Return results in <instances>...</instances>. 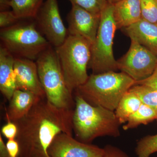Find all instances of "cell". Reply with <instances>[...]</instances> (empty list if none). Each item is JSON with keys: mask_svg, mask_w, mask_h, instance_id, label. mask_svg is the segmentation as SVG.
<instances>
[{"mask_svg": "<svg viewBox=\"0 0 157 157\" xmlns=\"http://www.w3.org/2000/svg\"><path fill=\"white\" fill-rule=\"evenodd\" d=\"M37 29L51 46L62 45L68 36L57 0H45L34 18Z\"/></svg>", "mask_w": 157, "mask_h": 157, "instance_id": "9", "label": "cell"}, {"mask_svg": "<svg viewBox=\"0 0 157 157\" xmlns=\"http://www.w3.org/2000/svg\"><path fill=\"white\" fill-rule=\"evenodd\" d=\"M50 157H104V148L82 142L73 135L61 133L57 135L48 149Z\"/></svg>", "mask_w": 157, "mask_h": 157, "instance_id": "10", "label": "cell"}, {"mask_svg": "<svg viewBox=\"0 0 157 157\" xmlns=\"http://www.w3.org/2000/svg\"><path fill=\"white\" fill-rule=\"evenodd\" d=\"M91 45L82 37L69 35L62 45L55 48L66 83L73 92L89 76L87 70Z\"/></svg>", "mask_w": 157, "mask_h": 157, "instance_id": "5", "label": "cell"}, {"mask_svg": "<svg viewBox=\"0 0 157 157\" xmlns=\"http://www.w3.org/2000/svg\"><path fill=\"white\" fill-rule=\"evenodd\" d=\"M10 157H18L19 145L16 139H9L6 143Z\"/></svg>", "mask_w": 157, "mask_h": 157, "instance_id": "28", "label": "cell"}, {"mask_svg": "<svg viewBox=\"0 0 157 157\" xmlns=\"http://www.w3.org/2000/svg\"><path fill=\"white\" fill-rule=\"evenodd\" d=\"M156 24H157V23H156Z\"/></svg>", "mask_w": 157, "mask_h": 157, "instance_id": "32", "label": "cell"}, {"mask_svg": "<svg viewBox=\"0 0 157 157\" xmlns=\"http://www.w3.org/2000/svg\"><path fill=\"white\" fill-rule=\"evenodd\" d=\"M141 18L157 23V0H140Z\"/></svg>", "mask_w": 157, "mask_h": 157, "instance_id": "23", "label": "cell"}, {"mask_svg": "<svg viewBox=\"0 0 157 157\" xmlns=\"http://www.w3.org/2000/svg\"><path fill=\"white\" fill-rule=\"evenodd\" d=\"M74 96L73 132L77 140L91 144L97 137L120 135L121 124L114 111L91 105L76 93Z\"/></svg>", "mask_w": 157, "mask_h": 157, "instance_id": "2", "label": "cell"}, {"mask_svg": "<svg viewBox=\"0 0 157 157\" xmlns=\"http://www.w3.org/2000/svg\"><path fill=\"white\" fill-rule=\"evenodd\" d=\"M7 124L1 129V134L8 140L16 139L17 133V125L9 120H7Z\"/></svg>", "mask_w": 157, "mask_h": 157, "instance_id": "25", "label": "cell"}, {"mask_svg": "<svg viewBox=\"0 0 157 157\" xmlns=\"http://www.w3.org/2000/svg\"><path fill=\"white\" fill-rule=\"evenodd\" d=\"M130 38L157 55V24L141 18L128 27L122 29Z\"/></svg>", "mask_w": 157, "mask_h": 157, "instance_id": "13", "label": "cell"}, {"mask_svg": "<svg viewBox=\"0 0 157 157\" xmlns=\"http://www.w3.org/2000/svg\"><path fill=\"white\" fill-rule=\"evenodd\" d=\"M15 57L2 45L0 47V90L8 101L16 90L14 71Z\"/></svg>", "mask_w": 157, "mask_h": 157, "instance_id": "14", "label": "cell"}, {"mask_svg": "<svg viewBox=\"0 0 157 157\" xmlns=\"http://www.w3.org/2000/svg\"><path fill=\"white\" fill-rule=\"evenodd\" d=\"M130 90L140 97L143 103L151 107L157 115V90L140 85H135Z\"/></svg>", "mask_w": 157, "mask_h": 157, "instance_id": "21", "label": "cell"}, {"mask_svg": "<svg viewBox=\"0 0 157 157\" xmlns=\"http://www.w3.org/2000/svg\"><path fill=\"white\" fill-rule=\"evenodd\" d=\"M142 103L140 97L133 91L130 89L126 93L114 111L121 124H125L130 117L137 111Z\"/></svg>", "mask_w": 157, "mask_h": 157, "instance_id": "17", "label": "cell"}, {"mask_svg": "<svg viewBox=\"0 0 157 157\" xmlns=\"http://www.w3.org/2000/svg\"><path fill=\"white\" fill-rule=\"evenodd\" d=\"M104 149V157H129L123 151L113 145L108 144Z\"/></svg>", "mask_w": 157, "mask_h": 157, "instance_id": "26", "label": "cell"}, {"mask_svg": "<svg viewBox=\"0 0 157 157\" xmlns=\"http://www.w3.org/2000/svg\"><path fill=\"white\" fill-rule=\"evenodd\" d=\"M137 157H150L157 152V134L147 135L138 140L135 147Z\"/></svg>", "mask_w": 157, "mask_h": 157, "instance_id": "20", "label": "cell"}, {"mask_svg": "<svg viewBox=\"0 0 157 157\" xmlns=\"http://www.w3.org/2000/svg\"><path fill=\"white\" fill-rule=\"evenodd\" d=\"M71 5H75L90 11L93 14L100 15L107 6V0H68Z\"/></svg>", "mask_w": 157, "mask_h": 157, "instance_id": "22", "label": "cell"}, {"mask_svg": "<svg viewBox=\"0 0 157 157\" xmlns=\"http://www.w3.org/2000/svg\"><path fill=\"white\" fill-rule=\"evenodd\" d=\"M117 29L113 5L109 4L101 12L95 40L91 45L88 69L91 70L93 74L116 72L118 70L113 52V40Z\"/></svg>", "mask_w": 157, "mask_h": 157, "instance_id": "7", "label": "cell"}, {"mask_svg": "<svg viewBox=\"0 0 157 157\" xmlns=\"http://www.w3.org/2000/svg\"><path fill=\"white\" fill-rule=\"evenodd\" d=\"M36 62L39 79L48 102L58 109L74 110L73 92L66 83L55 49L50 45Z\"/></svg>", "mask_w": 157, "mask_h": 157, "instance_id": "4", "label": "cell"}, {"mask_svg": "<svg viewBox=\"0 0 157 157\" xmlns=\"http://www.w3.org/2000/svg\"><path fill=\"white\" fill-rule=\"evenodd\" d=\"M14 71L16 90L29 92L40 98L45 97L36 62L29 59L15 57Z\"/></svg>", "mask_w": 157, "mask_h": 157, "instance_id": "12", "label": "cell"}, {"mask_svg": "<svg viewBox=\"0 0 157 157\" xmlns=\"http://www.w3.org/2000/svg\"><path fill=\"white\" fill-rule=\"evenodd\" d=\"M157 65V55L134 39L127 53L117 60L118 70L137 82L149 77Z\"/></svg>", "mask_w": 157, "mask_h": 157, "instance_id": "8", "label": "cell"}, {"mask_svg": "<svg viewBox=\"0 0 157 157\" xmlns=\"http://www.w3.org/2000/svg\"><path fill=\"white\" fill-rule=\"evenodd\" d=\"M135 85L144 86L153 89L157 90V65L153 73L149 77L142 81L135 82Z\"/></svg>", "mask_w": 157, "mask_h": 157, "instance_id": "27", "label": "cell"}, {"mask_svg": "<svg viewBox=\"0 0 157 157\" xmlns=\"http://www.w3.org/2000/svg\"><path fill=\"white\" fill-rule=\"evenodd\" d=\"M41 98L29 92L15 90L6 109V120L15 122L22 118Z\"/></svg>", "mask_w": 157, "mask_h": 157, "instance_id": "15", "label": "cell"}, {"mask_svg": "<svg viewBox=\"0 0 157 157\" xmlns=\"http://www.w3.org/2000/svg\"><path fill=\"white\" fill-rule=\"evenodd\" d=\"M121 1V0H107L109 4L113 5H115L116 3L118 2Z\"/></svg>", "mask_w": 157, "mask_h": 157, "instance_id": "31", "label": "cell"}, {"mask_svg": "<svg viewBox=\"0 0 157 157\" xmlns=\"http://www.w3.org/2000/svg\"><path fill=\"white\" fill-rule=\"evenodd\" d=\"M0 157H10L9 152L2 137V134H0Z\"/></svg>", "mask_w": 157, "mask_h": 157, "instance_id": "29", "label": "cell"}, {"mask_svg": "<svg viewBox=\"0 0 157 157\" xmlns=\"http://www.w3.org/2000/svg\"><path fill=\"white\" fill-rule=\"evenodd\" d=\"M157 119V115L155 110L143 103L137 111L130 117L123 128L124 130L134 128L141 124H147Z\"/></svg>", "mask_w": 157, "mask_h": 157, "instance_id": "19", "label": "cell"}, {"mask_svg": "<svg viewBox=\"0 0 157 157\" xmlns=\"http://www.w3.org/2000/svg\"><path fill=\"white\" fill-rule=\"evenodd\" d=\"M23 19L17 18L11 10L0 12V27L6 28L16 24Z\"/></svg>", "mask_w": 157, "mask_h": 157, "instance_id": "24", "label": "cell"}, {"mask_svg": "<svg viewBox=\"0 0 157 157\" xmlns=\"http://www.w3.org/2000/svg\"><path fill=\"white\" fill-rule=\"evenodd\" d=\"M117 29H123L141 19L140 0H121L113 5Z\"/></svg>", "mask_w": 157, "mask_h": 157, "instance_id": "16", "label": "cell"}, {"mask_svg": "<svg viewBox=\"0 0 157 157\" xmlns=\"http://www.w3.org/2000/svg\"><path fill=\"white\" fill-rule=\"evenodd\" d=\"M135 84L125 73L109 71L92 73L74 91L91 105L114 111L125 94Z\"/></svg>", "mask_w": 157, "mask_h": 157, "instance_id": "3", "label": "cell"}, {"mask_svg": "<svg viewBox=\"0 0 157 157\" xmlns=\"http://www.w3.org/2000/svg\"><path fill=\"white\" fill-rule=\"evenodd\" d=\"M73 111L58 109L45 97L40 98L23 117L14 122L18 157H50L48 148L57 135H73Z\"/></svg>", "mask_w": 157, "mask_h": 157, "instance_id": "1", "label": "cell"}, {"mask_svg": "<svg viewBox=\"0 0 157 157\" xmlns=\"http://www.w3.org/2000/svg\"><path fill=\"white\" fill-rule=\"evenodd\" d=\"M43 2V0H11V11L19 19H34Z\"/></svg>", "mask_w": 157, "mask_h": 157, "instance_id": "18", "label": "cell"}, {"mask_svg": "<svg viewBox=\"0 0 157 157\" xmlns=\"http://www.w3.org/2000/svg\"><path fill=\"white\" fill-rule=\"evenodd\" d=\"M101 15H97L75 5L68 13V35L79 36L92 45L95 40Z\"/></svg>", "mask_w": 157, "mask_h": 157, "instance_id": "11", "label": "cell"}, {"mask_svg": "<svg viewBox=\"0 0 157 157\" xmlns=\"http://www.w3.org/2000/svg\"><path fill=\"white\" fill-rule=\"evenodd\" d=\"M21 21L1 29V45L14 57L36 61L51 45L37 29L34 20L31 22Z\"/></svg>", "mask_w": 157, "mask_h": 157, "instance_id": "6", "label": "cell"}, {"mask_svg": "<svg viewBox=\"0 0 157 157\" xmlns=\"http://www.w3.org/2000/svg\"><path fill=\"white\" fill-rule=\"evenodd\" d=\"M11 0H0V12L9 11L11 9Z\"/></svg>", "mask_w": 157, "mask_h": 157, "instance_id": "30", "label": "cell"}]
</instances>
